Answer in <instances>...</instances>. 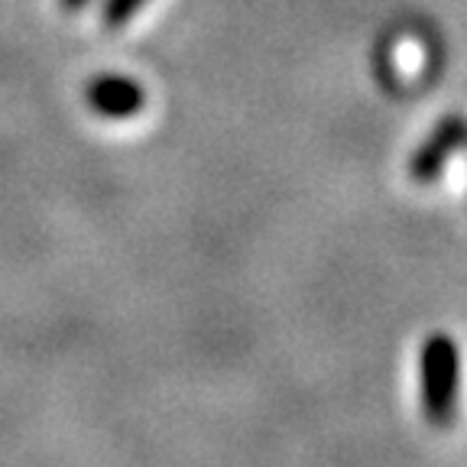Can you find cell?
I'll list each match as a JSON object with an SVG mask.
<instances>
[{
  "mask_svg": "<svg viewBox=\"0 0 467 467\" xmlns=\"http://www.w3.org/2000/svg\"><path fill=\"white\" fill-rule=\"evenodd\" d=\"M419 400L422 416L435 429H448L458 416L461 396V348L451 335L435 331L419 350Z\"/></svg>",
  "mask_w": 467,
  "mask_h": 467,
  "instance_id": "6da1fadb",
  "label": "cell"
},
{
  "mask_svg": "<svg viewBox=\"0 0 467 467\" xmlns=\"http://www.w3.org/2000/svg\"><path fill=\"white\" fill-rule=\"evenodd\" d=\"M88 104L101 117H133L143 108V88L124 75H98L88 85Z\"/></svg>",
  "mask_w": 467,
  "mask_h": 467,
  "instance_id": "7a4b0ae2",
  "label": "cell"
},
{
  "mask_svg": "<svg viewBox=\"0 0 467 467\" xmlns=\"http://www.w3.org/2000/svg\"><path fill=\"white\" fill-rule=\"evenodd\" d=\"M140 7H143V0H108V4H104V10H101V23H104V26H110V29L124 26V23L130 20Z\"/></svg>",
  "mask_w": 467,
  "mask_h": 467,
  "instance_id": "3957f363",
  "label": "cell"
},
{
  "mask_svg": "<svg viewBox=\"0 0 467 467\" xmlns=\"http://www.w3.org/2000/svg\"><path fill=\"white\" fill-rule=\"evenodd\" d=\"M85 4H88V0H62V7H66V10H81Z\"/></svg>",
  "mask_w": 467,
  "mask_h": 467,
  "instance_id": "277c9868",
  "label": "cell"
}]
</instances>
